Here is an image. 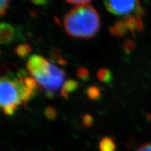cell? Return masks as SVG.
Instances as JSON below:
<instances>
[{
	"mask_svg": "<svg viewBox=\"0 0 151 151\" xmlns=\"http://www.w3.org/2000/svg\"><path fill=\"white\" fill-rule=\"evenodd\" d=\"M39 86L32 77L19 72L18 77L10 74L0 77V109L6 116H12L22 105L37 95Z\"/></svg>",
	"mask_w": 151,
	"mask_h": 151,
	"instance_id": "1",
	"label": "cell"
},
{
	"mask_svg": "<svg viewBox=\"0 0 151 151\" xmlns=\"http://www.w3.org/2000/svg\"><path fill=\"white\" fill-rule=\"evenodd\" d=\"M99 14L92 5L75 6L67 12L63 20L65 32L77 39L93 38L100 28Z\"/></svg>",
	"mask_w": 151,
	"mask_h": 151,
	"instance_id": "2",
	"label": "cell"
},
{
	"mask_svg": "<svg viewBox=\"0 0 151 151\" xmlns=\"http://www.w3.org/2000/svg\"><path fill=\"white\" fill-rule=\"evenodd\" d=\"M27 68L38 86L46 90L50 97L62 89L65 83V71L39 55L29 57Z\"/></svg>",
	"mask_w": 151,
	"mask_h": 151,
	"instance_id": "3",
	"label": "cell"
},
{
	"mask_svg": "<svg viewBox=\"0 0 151 151\" xmlns=\"http://www.w3.org/2000/svg\"><path fill=\"white\" fill-rule=\"evenodd\" d=\"M104 4L109 12L122 18L132 16L142 17L145 14L139 1H104Z\"/></svg>",
	"mask_w": 151,
	"mask_h": 151,
	"instance_id": "4",
	"label": "cell"
},
{
	"mask_svg": "<svg viewBox=\"0 0 151 151\" xmlns=\"http://www.w3.org/2000/svg\"><path fill=\"white\" fill-rule=\"evenodd\" d=\"M18 40H22V32L7 22L0 23V44L9 45Z\"/></svg>",
	"mask_w": 151,
	"mask_h": 151,
	"instance_id": "5",
	"label": "cell"
},
{
	"mask_svg": "<svg viewBox=\"0 0 151 151\" xmlns=\"http://www.w3.org/2000/svg\"><path fill=\"white\" fill-rule=\"evenodd\" d=\"M109 32H110V34L113 37L120 39V38L124 37L126 34L127 33V32L129 31L124 20L123 18H122L121 20L115 22L113 25L110 27Z\"/></svg>",
	"mask_w": 151,
	"mask_h": 151,
	"instance_id": "6",
	"label": "cell"
},
{
	"mask_svg": "<svg viewBox=\"0 0 151 151\" xmlns=\"http://www.w3.org/2000/svg\"><path fill=\"white\" fill-rule=\"evenodd\" d=\"M78 83L76 80L69 79L65 81L62 86L60 94L65 99H69V96L78 88Z\"/></svg>",
	"mask_w": 151,
	"mask_h": 151,
	"instance_id": "7",
	"label": "cell"
},
{
	"mask_svg": "<svg viewBox=\"0 0 151 151\" xmlns=\"http://www.w3.org/2000/svg\"><path fill=\"white\" fill-rule=\"evenodd\" d=\"M117 147L114 140L111 137H105L99 143V151H116Z\"/></svg>",
	"mask_w": 151,
	"mask_h": 151,
	"instance_id": "8",
	"label": "cell"
},
{
	"mask_svg": "<svg viewBox=\"0 0 151 151\" xmlns=\"http://www.w3.org/2000/svg\"><path fill=\"white\" fill-rule=\"evenodd\" d=\"M97 76L98 80L104 83L108 84L109 86H111V84L113 83V73L108 69H106V68L99 69L97 73Z\"/></svg>",
	"mask_w": 151,
	"mask_h": 151,
	"instance_id": "9",
	"label": "cell"
},
{
	"mask_svg": "<svg viewBox=\"0 0 151 151\" xmlns=\"http://www.w3.org/2000/svg\"><path fill=\"white\" fill-rule=\"evenodd\" d=\"M32 51V48L27 43H22V44L18 45V46L15 48L14 52L18 57H20L22 59H26Z\"/></svg>",
	"mask_w": 151,
	"mask_h": 151,
	"instance_id": "10",
	"label": "cell"
},
{
	"mask_svg": "<svg viewBox=\"0 0 151 151\" xmlns=\"http://www.w3.org/2000/svg\"><path fill=\"white\" fill-rule=\"evenodd\" d=\"M86 94L89 99L91 100H97L101 97V88L97 86H91L88 87L86 90Z\"/></svg>",
	"mask_w": 151,
	"mask_h": 151,
	"instance_id": "11",
	"label": "cell"
},
{
	"mask_svg": "<svg viewBox=\"0 0 151 151\" xmlns=\"http://www.w3.org/2000/svg\"><path fill=\"white\" fill-rule=\"evenodd\" d=\"M50 57H51L52 60L55 61V62L60 64L61 65H65L67 63V60L64 59L62 57V51L58 48H52L50 50Z\"/></svg>",
	"mask_w": 151,
	"mask_h": 151,
	"instance_id": "12",
	"label": "cell"
},
{
	"mask_svg": "<svg viewBox=\"0 0 151 151\" xmlns=\"http://www.w3.org/2000/svg\"><path fill=\"white\" fill-rule=\"evenodd\" d=\"M76 76L81 81H87L90 80V71L86 67L78 68L76 71Z\"/></svg>",
	"mask_w": 151,
	"mask_h": 151,
	"instance_id": "13",
	"label": "cell"
},
{
	"mask_svg": "<svg viewBox=\"0 0 151 151\" xmlns=\"http://www.w3.org/2000/svg\"><path fill=\"white\" fill-rule=\"evenodd\" d=\"M122 48H123L124 52L125 53L130 54L135 48L134 41L132 40V39H127V40H125L123 42Z\"/></svg>",
	"mask_w": 151,
	"mask_h": 151,
	"instance_id": "14",
	"label": "cell"
},
{
	"mask_svg": "<svg viewBox=\"0 0 151 151\" xmlns=\"http://www.w3.org/2000/svg\"><path fill=\"white\" fill-rule=\"evenodd\" d=\"M44 115L48 120H53L57 117V111L56 109L52 106H48L45 109Z\"/></svg>",
	"mask_w": 151,
	"mask_h": 151,
	"instance_id": "15",
	"label": "cell"
},
{
	"mask_svg": "<svg viewBox=\"0 0 151 151\" xmlns=\"http://www.w3.org/2000/svg\"><path fill=\"white\" fill-rule=\"evenodd\" d=\"M82 122L85 127H90L94 123V118L89 113H86L82 117Z\"/></svg>",
	"mask_w": 151,
	"mask_h": 151,
	"instance_id": "16",
	"label": "cell"
},
{
	"mask_svg": "<svg viewBox=\"0 0 151 151\" xmlns=\"http://www.w3.org/2000/svg\"><path fill=\"white\" fill-rule=\"evenodd\" d=\"M66 2L70 4L74 5L76 6H78L90 4L92 1H90H90L89 0H68Z\"/></svg>",
	"mask_w": 151,
	"mask_h": 151,
	"instance_id": "17",
	"label": "cell"
},
{
	"mask_svg": "<svg viewBox=\"0 0 151 151\" xmlns=\"http://www.w3.org/2000/svg\"><path fill=\"white\" fill-rule=\"evenodd\" d=\"M9 3L10 1L7 0H0V16H2L6 14Z\"/></svg>",
	"mask_w": 151,
	"mask_h": 151,
	"instance_id": "18",
	"label": "cell"
},
{
	"mask_svg": "<svg viewBox=\"0 0 151 151\" xmlns=\"http://www.w3.org/2000/svg\"><path fill=\"white\" fill-rule=\"evenodd\" d=\"M137 151H151V142L142 144L138 148Z\"/></svg>",
	"mask_w": 151,
	"mask_h": 151,
	"instance_id": "19",
	"label": "cell"
},
{
	"mask_svg": "<svg viewBox=\"0 0 151 151\" xmlns=\"http://www.w3.org/2000/svg\"><path fill=\"white\" fill-rule=\"evenodd\" d=\"M33 4H35L37 6H43L44 4H46L47 3V1H32Z\"/></svg>",
	"mask_w": 151,
	"mask_h": 151,
	"instance_id": "20",
	"label": "cell"
},
{
	"mask_svg": "<svg viewBox=\"0 0 151 151\" xmlns=\"http://www.w3.org/2000/svg\"><path fill=\"white\" fill-rule=\"evenodd\" d=\"M0 55H1V51H0Z\"/></svg>",
	"mask_w": 151,
	"mask_h": 151,
	"instance_id": "21",
	"label": "cell"
}]
</instances>
